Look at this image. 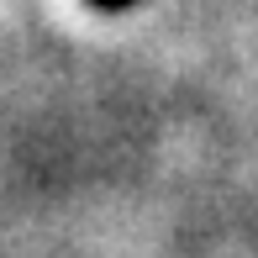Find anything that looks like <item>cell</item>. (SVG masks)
Instances as JSON below:
<instances>
[{"label":"cell","instance_id":"obj_1","mask_svg":"<svg viewBox=\"0 0 258 258\" xmlns=\"http://www.w3.org/2000/svg\"><path fill=\"white\" fill-rule=\"evenodd\" d=\"M95 11H126V6H137V0H90Z\"/></svg>","mask_w":258,"mask_h":258}]
</instances>
